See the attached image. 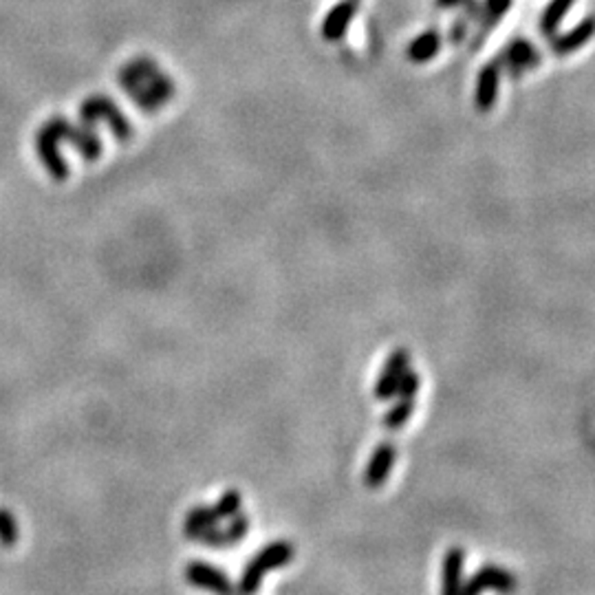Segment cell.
<instances>
[{"mask_svg":"<svg viewBox=\"0 0 595 595\" xmlns=\"http://www.w3.org/2000/svg\"><path fill=\"white\" fill-rule=\"evenodd\" d=\"M294 558V547L285 540H278V543L267 545L265 549H260L250 562H247L245 571H243L241 580H238V595H256L260 589L265 576L272 569L278 567H285L287 562Z\"/></svg>","mask_w":595,"mask_h":595,"instance_id":"6da1fadb","label":"cell"},{"mask_svg":"<svg viewBox=\"0 0 595 595\" xmlns=\"http://www.w3.org/2000/svg\"><path fill=\"white\" fill-rule=\"evenodd\" d=\"M496 62L503 65L514 80H518L525 71H531L536 69V66H540V53L536 51L534 44H531L529 40L514 38Z\"/></svg>","mask_w":595,"mask_h":595,"instance_id":"7a4b0ae2","label":"cell"},{"mask_svg":"<svg viewBox=\"0 0 595 595\" xmlns=\"http://www.w3.org/2000/svg\"><path fill=\"white\" fill-rule=\"evenodd\" d=\"M186 580L192 587L203 589L214 595H236L234 584L225 576V571L216 569V567L207 565V562H190L186 567Z\"/></svg>","mask_w":595,"mask_h":595,"instance_id":"3957f363","label":"cell"},{"mask_svg":"<svg viewBox=\"0 0 595 595\" xmlns=\"http://www.w3.org/2000/svg\"><path fill=\"white\" fill-rule=\"evenodd\" d=\"M247 529H250V521H247L245 514L238 512L236 516H232V521H229V525L225 527V529H216V527H212V529L201 531V534L195 538V543L207 545V547H216V549L229 547V545L241 543L243 536L247 534Z\"/></svg>","mask_w":595,"mask_h":595,"instance_id":"277c9868","label":"cell"},{"mask_svg":"<svg viewBox=\"0 0 595 595\" xmlns=\"http://www.w3.org/2000/svg\"><path fill=\"white\" fill-rule=\"evenodd\" d=\"M593 35H595V16H589V18H584L583 22H578L574 29L567 31L565 35L553 38L552 51L556 53V56H569V53L583 49L584 44L593 38Z\"/></svg>","mask_w":595,"mask_h":595,"instance_id":"5b68a950","label":"cell"},{"mask_svg":"<svg viewBox=\"0 0 595 595\" xmlns=\"http://www.w3.org/2000/svg\"><path fill=\"white\" fill-rule=\"evenodd\" d=\"M498 80H500V65L492 62L481 69L479 80H476V93H475V106L481 112L492 111L496 104V96H498Z\"/></svg>","mask_w":595,"mask_h":595,"instance_id":"8992f818","label":"cell"},{"mask_svg":"<svg viewBox=\"0 0 595 595\" xmlns=\"http://www.w3.org/2000/svg\"><path fill=\"white\" fill-rule=\"evenodd\" d=\"M353 16H355V0H344V3L336 4L322 22L324 40H328V42H337V40L346 34V29H349Z\"/></svg>","mask_w":595,"mask_h":595,"instance_id":"52a82bcc","label":"cell"},{"mask_svg":"<svg viewBox=\"0 0 595 595\" xmlns=\"http://www.w3.org/2000/svg\"><path fill=\"white\" fill-rule=\"evenodd\" d=\"M483 587H494L500 589V591L509 593L514 589V578L507 574V571H500L496 567H488V569H481L479 576L470 583V587L466 589L463 595H479V591Z\"/></svg>","mask_w":595,"mask_h":595,"instance_id":"ba28073f","label":"cell"},{"mask_svg":"<svg viewBox=\"0 0 595 595\" xmlns=\"http://www.w3.org/2000/svg\"><path fill=\"white\" fill-rule=\"evenodd\" d=\"M439 49H441L439 31H435V29L423 31L421 35H417V38L410 42L408 58H410V62H414V65H423V62L432 60V58L439 53Z\"/></svg>","mask_w":595,"mask_h":595,"instance_id":"9c48e42d","label":"cell"},{"mask_svg":"<svg viewBox=\"0 0 595 595\" xmlns=\"http://www.w3.org/2000/svg\"><path fill=\"white\" fill-rule=\"evenodd\" d=\"M219 522H220V518H219V514L214 512V507L198 505V507H192L190 512H188L186 522H183V531H186L188 538L195 540L201 531L212 529V527H216Z\"/></svg>","mask_w":595,"mask_h":595,"instance_id":"30bf717a","label":"cell"},{"mask_svg":"<svg viewBox=\"0 0 595 595\" xmlns=\"http://www.w3.org/2000/svg\"><path fill=\"white\" fill-rule=\"evenodd\" d=\"M406 353L404 351H397V353L390 358L389 367H386L384 377L380 380V386H377V395L382 397H390L399 389L401 375H404V367H406Z\"/></svg>","mask_w":595,"mask_h":595,"instance_id":"8fae6325","label":"cell"},{"mask_svg":"<svg viewBox=\"0 0 595 595\" xmlns=\"http://www.w3.org/2000/svg\"><path fill=\"white\" fill-rule=\"evenodd\" d=\"M574 3L576 0H552V3L547 4V9L543 12V18H540V31H543L547 38H553V35H556L562 18H565L567 12L574 7Z\"/></svg>","mask_w":595,"mask_h":595,"instance_id":"7c38bea8","label":"cell"},{"mask_svg":"<svg viewBox=\"0 0 595 595\" xmlns=\"http://www.w3.org/2000/svg\"><path fill=\"white\" fill-rule=\"evenodd\" d=\"M393 459H395V450L390 448V445H382V448H377V452L373 454L371 466H368V472H367V481L371 488H377V483H382V481L386 479L390 466H393Z\"/></svg>","mask_w":595,"mask_h":595,"instance_id":"4fadbf2b","label":"cell"},{"mask_svg":"<svg viewBox=\"0 0 595 595\" xmlns=\"http://www.w3.org/2000/svg\"><path fill=\"white\" fill-rule=\"evenodd\" d=\"M459 571H461V552H448L444 567V595H459Z\"/></svg>","mask_w":595,"mask_h":595,"instance_id":"5bb4252c","label":"cell"},{"mask_svg":"<svg viewBox=\"0 0 595 595\" xmlns=\"http://www.w3.org/2000/svg\"><path fill=\"white\" fill-rule=\"evenodd\" d=\"M512 7V0H485L481 9V20H483V31L492 29L496 22L505 16Z\"/></svg>","mask_w":595,"mask_h":595,"instance_id":"9a60e30c","label":"cell"},{"mask_svg":"<svg viewBox=\"0 0 595 595\" xmlns=\"http://www.w3.org/2000/svg\"><path fill=\"white\" fill-rule=\"evenodd\" d=\"M241 503H243L241 492H236V490H228V492H225L219 498V503H216L214 512L219 514L220 521H228V518L236 516V514L241 512Z\"/></svg>","mask_w":595,"mask_h":595,"instance_id":"2e32d148","label":"cell"},{"mask_svg":"<svg viewBox=\"0 0 595 595\" xmlns=\"http://www.w3.org/2000/svg\"><path fill=\"white\" fill-rule=\"evenodd\" d=\"M18 543V522L12 512L0 509V545L3 547H13Z\"/></svg>","mask_w":595,"mask_h":595,"instance_id":"e0dca14e","label":"cell"},{"mask_svg":"<svg viewBox=\"0 0 595 595\" xmlns=\"http://www.w3.org/2000/svg\"><path fill=\"white\" fill-rule=\"evenodd\" d=\"M410 408H413V399H410V397H406L404 401H401L399 406H397V408L393 410V413L389 414V419H386V423H389V426H401V423L406 421V417H408V413H410Z\"/></svg>","mask_w":595,"mask_h":595,"instance_id":"ac0fdd59","label":"cell"},{"mask_svg":"<svg viewBox=\"0 0 595 595\" xmlns=\"http://www.w3.org/2000/svg\"><path fill=\"white\" fill-rule=\"evenodd\" d=\"M466 0H437V4L444 9H450V7H457V4H463Z\"/></svg>","mask_w":595,"mask_h":595,"instance_id":"d6986e66","label":"cell"},{"mask_svg":"<svg viewBox=\"0 0 595 595\" xmlns=\"http://www.w3.org/2000/svg\"><path fill=\"white\" fill-rule=\"evenodd\" d=\"M463 31H466L463 22H457V25H454V31H452V40H461L463 38Z\"/></svg>","mask_w":595,"mask_h":595,"instance_id":"ffe728a7","label":"cell"}]
</instances>
